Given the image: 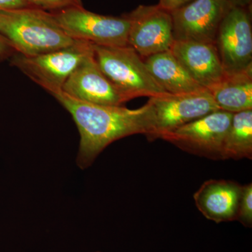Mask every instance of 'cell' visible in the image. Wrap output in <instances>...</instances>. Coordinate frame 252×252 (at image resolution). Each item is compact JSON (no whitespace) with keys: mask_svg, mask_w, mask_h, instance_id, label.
<instances>
[{"mask_svg":"<svg viewBox=\"0 0 252 252\" xmlns=\"http://www.w3.org/2000/svg\"><path fill=\"white\" fill-rule=\"evenodd\" d=\"M230 6L227 0H193L171 11L175 40L215 44L222 20Z\"/></svg>","mask_w":252,"mask_h":252,"instance_id":"obj_10","label":"cell"},{"mask_svg":"<svg viewBox=\"0 0 252 252\" xmlns=\"http://www.w3.org/2000/svg\"><path fill=\"white\" fill-rule=\"evenodd\" d=\"M243 185L230 180H210L194 193L199 211L215 223L236 220Z\"/></svg>","mask_w":252,"mask_h":252,"instance_id":"obj_13","label":"cell"},{"mask_svg":"<svg viewBox=\"0 0 252 252\" xmlns=\"http://www.w3.org/2000/svg\"><path fill=\"white\" fill-rule=\"evenodd\" d=\"M28 1L33 7L49 12L72 6H82L81 0H28Z\"/></svg>","mask_w":252,"mask_h":252,"instance_id":"obj_18","label":"cell"},{"mask_svg":"<svg viewBox=\"0 0 252 252\" xmlns=\"http://www.w3.org/2000/svg\"><path fill=\"white\" fill-rule=\"evenodd\" d=\"M236 220L244 226L251 228L252 225V185H243L241 198L239 203Z\"/></svg>","mask_w":252,"mask_h":252,"instance_id":"obj_17","label":"cell"},{"mask_svg":"<svg viewBox=\"0 0 252 252\" xmlns=\"http://www.w3.org/2000/svg\"><path fill=\"white\" fill-rule=\"evenodd\" d=\"M144 59L152 77L167 94H182L207 90L194 80L170 50Z\"/></svg>","mask_w":252,"mask_h":252,"instance_id":"obj_14","label":"cell"},{"mask_svg":"<svg viewBox=\"0 0 252 252\" xmlns=\"http://www.w3.org/2000/svg\"><path fill=\"white\" fill-rule=\"evenodd\" d=\"M127 44L141 57L171 49L175 39L171 13L157 5H140L129 14Z\"/></svg>","mask_w":252,"mask_h":252,"instance_id":"obj_8","label":"cell"},{"mask_svg":"<svg viewBox=\"0 0 252 252\" xmlns=\"http://www.w3.org/2000/svg\"><path fill=\"white\" fill-rule=\"evenodd\" d=\"M210 91L220 110L238 113L252 109V66L226 74Z\"/></svg>","mask_w":252,"mask_h":252,"instance_id":"obj_15","label":"cell"},{"mask_svg":"<svg viewBox=\"0 0 252 252\" xmlns=\"http://www.w3.org/2000/svg\"><path fill=\"white\" fill-rule=\"evenodd\" d=\"M62 91L73 98L99 105L122 106L128 102L99 69L94 49L68 77Z\"/></svg>","mask_w":252,"mask_h":252,"instance_id":"obj_11","label":"cell"},{"mask_svg":"<svg viewBox=\"0 0 252 252\" xmlns=\"http://www.w3.org/2000/svg\"><path fill=\"white\" fill-rule=\"evenodd\" d=\"M16 53L11 43L0 34V62L9 60Z\"/></svg>","mask_w":252,"mask_h":252,"instance_id":"obj_19","label":"cell"},{"mask_svg":"<svg viewBox=\"0 0 252 252\" xmlns=\"http://www.w3.org/2000/svg\"><path fill=\"white\" fill-rule=\"evenodd\" d=\"M191 1L193 0H159V3L158 4L162 9L171 12L174 10L179 9Z\"/></svg>","mask_w":252,"mask_h":252,"instance_id":"obj_21","label":"cell"},{"mask_svg":"<svg viewBox=\"0 0 252 252\" xmlns=\"http://www.w3.org/2000/svg\"><path fill=\"white\" fill-rule=\"evenodd\" d=\"M0 34L16 52L35 56L72 45L68 36L49 11L35 7L0 11Z\"/></svg>","mask_w":252,"mask_h":252,"instance_id":"obj_2","label":"cell"},{"mask_svg":"<svg viewBox=\"0 0 252 252\" xmlns=\"http://www.w3.org/2000/svg\"><path fill=\"white\" fill-rule=\"evenodd\" d=\"M232 7L252 8V0H227Z\"/></svg>","mask_w":252,"mask_h":252,"instance_id":"obj_22","label":"cell"},{"mask_svg":"<svg viewBox=\"0 0 252 252\" xmlns=\"http://www.w3.org/2000/svg\"><path fill=\"white\" fill-rule=\"evenodd\" d=\"M215 45L226 74L252 67V8H230L219 28Z\"/></svg>","mask_w":252,"mask_h":252,"instance_id":"obj_9","label":"cell"},{"mask_svg":"<svg viewBox=\"0 0 252 252\" xmlns=\"http://www.w3.org/2000/svg\"><path fill=\"white\" fill-rule=\"evenodd\" d=\"M92 51L91 43L77 40L67 47L38 56H26L16 53L9 60L11 65L49 93L62 90L68 77Z\"/></svg>","mask_w":252,"mask_h":252,"instance_id":"obj_5","label":"cell"},{"mask_svg":"<svg viewBox=\"0 0 252 252\" xmlns=\"http://www.w3.org/2000/svg\"><path fill=\"white\" fill-rule=\"evenodd\" d=\"M33 7L28 0H0V11Z\"/></svg>","mask_w":252,"mask_h":252,"instance_id":"obj_20","label":"cell"},{"mask_svg":"<svg viewBox=\"0 0 252 252\" xmlns=\"http://www.w3.org/2000/svg\"><path fill=\"white\" fill-rule=\"evenodd\" d=\"M170 51L194 80L207 91L226 75L215 44L175 40Z\"/></svg>","mask_w":252,"mask_h":252,"instance_id":"obj_12","label":"cell"},{"mask_svg":"<svg viewBox=\"0 0 252 252\" xmlns=\"http://www.w3.org/2000/svg\"><path fill=\"white\" fill-rule=\"evenodd\" d=\"M63 31L74 40L85 41L93 45H128L130 21L126 15L120 17L104 16L72 6L51 11Z\"/></svg>","mask_w":252,"mask_h":252,"instance_id":"obj_4","label":"cell"},{"mask_svg":"<svg viewBox=\"0 0 252 252\" xmlns=\"http://www.w3.org/2000/svg\"><path fill=\"white\" fill-rule=\"evenodd\" d=\"M233 114L218 110L189 123L160 139L187 153L222 160L223 143Z\"/></svg>","mask_w":252,"mask_h":252,"instance_id":"obj_6","label":"cell"},{"mask_svg":"<svg viewBox=\"0 0 252 252\" xmlns=\"http://www.w3.org/2000/svg\"><path fill=\"white\" fill-rule=\"evenodd\" d=\"M93 49L99 69L128 101L169 94L152 77L143 59L130 46L93 45Z\"/></svg>","mask_w":252,"mask_h":252,"instance_id":"obj_3","label":"cell"},{"mask_svg":"<svg viewBox=\"0 0 252 252\" xmlns=\"http://www.w3.org/2000/svg\"><path fill=\"white\" fill-rule=\"evenodd\" d=\"M148 102L152 106L154 117L153 132L148 138L151 141L220 110L207 90L150 97Z\"/></svg>","mask_w":252,"mask_h":252,"instance_id":"obj_7","label":"cell"},{"mask_svg":"<svg viewBox=\"0 0 252 252\" xmlns=\"http://www.w3.org/2000/svg\"><path fill=\"white\" fill-rule=\"evenodd\" d=\"M49 94L72 116L80 135L78 166L86 169L109 144L127 136L144 135L154 128L153 111L147 102L140 108L89 103L68 95L62 90Z\"/></svg>","mask_w":252,"mask_h":252,"instance_id":"obj_1","label":"cell"},{"mask_svg":"<svg viewBox=\"0 0 252 252\" xmlns=\"http://www.w3.org/2000/svg\"><path fill=\"white\" fill-rule=\"evenodd\" d=\"M252 158V109L235 113L225 135L222 160Z\"/></svg>","mask_w":252,"mask_h":252,"instance_id":"obj_16","label":"cell"}]
</instances>
